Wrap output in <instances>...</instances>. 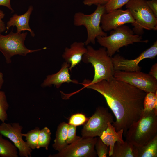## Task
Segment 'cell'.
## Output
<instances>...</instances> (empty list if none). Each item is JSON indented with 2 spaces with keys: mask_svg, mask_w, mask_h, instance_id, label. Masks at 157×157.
Segmentation results:
<instances>
[{
  "mask_svg": "<svg viewBox=\"0 0 157 157\" xmlns=\"http://www.w3.org/2000/svg\"><path fill=\"white\" fill-rule=\"evenodd\" d=\"M81 84L83 88L96 91L104 97L115 117L112 124L116 131L123 129L124 135L140 117L147 94L144 91L114 77L92 84Z\"/></svg>",
  "mask_w": 157,
  "mask_h": 157,
  "instance_id": "6da1fadb",
  "label": "cell"
},
{
  "mask_svg": "<svg viewBox=\"0 0 157 157\" xmlns=\"http://www.w3.org/2000/svg\"><path fill=\"white\" fill-rule=\"evenodd\" d=\"M123 135L126 141L136 147L148 143L157 135V111L143 110L139 119Z\"/></svg>",
  "mask_w": 157,
  "mask_h": 157,
  "instance_id": "7a4b0ae2",
  "label": "cell"
},
{
  "mask_svg": "<svg viewBox=\"0 0 157 157\" xmlns=\"http://www.w3.org/2000/svg\"><path fill=\"white\" fill-rule=\"evenodd\" d=\"M87 51L83 56L82 60L84 63H91L94 69V75L91 81L85 79L83 82L91 84L103 80H109L113 77L115 72L112 57L108 54L104 47L95 49L87 45Z\"/></svg>",
  "mask_w": 157,
  "mask_h": 157,
  "instance_id": "3957f363",
  "label": "cell"
},
{
  "mask_svg": "<svg viewBox=\"0 0 157 157\" xmlns=\"http://www.w3.org/2000/svg\"><path fill=\"white\" fill-rule=\"evenodd\" d=\"M134 33L133 30L124 25L112 30L110 35L99 36L96 39L101 46L106 48L108 55L112 57L123 46L135 42H148V40H143L141 35Z\"/></svg>",
  "mask_w": 157,
  "mask_h": 157,
  "instance_id": "277c9868",
  "label": "cell"
},
{
  "mask_svg": "<svg viewBox=\"0 0 157 157\" xmlns=\"http://www.w3.org/2000/svg\"><path fill=\"white\" fill-rule=\"evenodd\" d=\"M135 21L133 30L141 35L144 30H157V17L149 7L147 0H130L125 5Z\"/></svg>",
  "mask_w": 157,
  "mask_h": 157,
  "instance_id": "5b68a950",
  "label": "cell"
},
{
  "mask_svg": "<svg viewBox=\"0 0 157 157\" xmlns=\"http://www.w3.org/2000/svg\"><path fill=\"white\" fill-rule=\"evenodd\" d=\"M105 13V5H98L94 11L90 14L79 12L74 15V25L77 26H83L86 28L87 37L84 42L85 45L87 46L91 43L94 44L98 37L107 35L100 25L102 17Z\"/></svg>",
  "mask_w": 157,
  "mask_h": 157,
  "instance_id": "8992f818",
  "label": "cell"
},
{
  "mask_svg": "<svg viewBox=\"0 0 157 157\" xmlns=\"http://www.w3.org/2000/svg\"><path fill=\"white\" fill-rule=\"evenodd\" d=\"M27 32L14 33L12 30L8 34L3 35L0 33V51L4 56L7 64L11 63V57L18 55L25 56L29 53L47 49L44 47L36 50L28 49L24 44Z\"/></svg>",
  "mask_w": 157,
  "mask_h": 157,
  "instance_id": "52a82bcc",
  "label": "cell"
},
{
  "mask_svg": "<svg viewBox=\"0 0 157 157\" xmlns=\"http://www.w3.org/2000/svg\"><path fill=\"white\" fill-rule=\"evenodd\" d=\"M114 122V117L109 112L108 108L98 107L84 125L81 131L82 136L85 138L100 137L107 128L108 123H113Z\"/></svg>",
  "mask_w": 157,
  "mask_h": 157,
  "instance_id": "ba28073f",
  "label": "cell"
},
{
  "mask_svg": "<svg viewBox=\"0 0 157 157\" xmlns=\"http://www.w3.org/2000/svg\"><path fill=\"white\" fill-rule=\"evenodd\" d=\"M98 137H80L73 143L68 144L61 151L49 157H95V150Z\"/></svg>",
  "mask_w": 157,
  "mask_h": 157,
  "instance_id": "9c48e42d",
  "label": "cell"
},
{
  "mask_svg": "<svg viewBox=\"0 0 157 157\" xmlns=\"http://www.w3.org/2000/svg\"><path fill=\"white\" fill-rule=\"evenodd\" d=\"M113 77L126 82L146 93L157 91V79L140 71L129 72L115 70Z\"/></svg>",
  "mask_w": 157,
  "mask_h": 157,
  "instance_id": "30bf717a",
  "label": "cell"
},
{
  "mask_svg": "<svg viewBox=\"0 0 157 157\" xmlns=\"http://www.w3.org/2000/svg\"><path fill=\"white\" fill-rule=\"evenodd\" d=\"M157 55V41L149 48L142 52L136 58L129 60L125 59L119 54L112 57V60L115 70L125 72L140 71L139 63L146 58L153 59Z\"/></svg>",
  "mask_w": 157,
  "mask_h": 157,
  "instance_id": "8fae6325",
  "label": "cell"
},
{
  "mask_svg": "<svg viewBox=\"0 0 157 157\" xmlns=\"http://www.w3.org/2000/svg\"><path fill=\"white\" fill-rule=\"evenodd\" d=\"M23 127L18 123H6L0 124V134L9 139L19 150L21 157H31L32 150L23 140L22 133Z\"/></svg>",
  "mask_w": 157,
  "mask_h": 157,
  "instance_id": "7c38bea8",
  "label": "cell"
},
{
  "mask_svg": "<svg viewBox=\"0 0 157 157\" xmlns=\"http://www.w3.org/2000/svg\"><path fill=\"white\" fill-rule=\"evenodd\" d=\"M135 21L128 9L124 10L118 9L102 15L101 20V26L105 32L115 30L127 23L133 25Z\"/></svg>",
  "mask_w": 157,
  "mask_h": 157,
  "instance_id": "4fadbf2b",
  "label": "cell"
},
{
  "mask_svg": "<svg viewBox=\"0 0 157 157\" xmlns=\"http://www.w3.org/2000/svg\"><path fill=\"white\" fill-rule=\"evenodd\" d=\"M70 64L68 63L64 62L62 65L60 70L56 73L48 75L44 80L41 84V86L45 87H50L54 85L57 88H59L63 83H69L72 82L78 84L79 83L76 80H72L69 73V68Z\"/></svg>",
  "mask_w": 157,
  "mask_h": 157,
  "instance_id": "5bb4252c",
  "label": "cell"
},
{
  "mask_svg": "<svg viewBox=\"0 0 157 157\" xmlns=\"http://www.w3.org/2000/svg\"><path fill=\"white\" fill-rule=\"evenodd\" d=\"M84 43L75 42L72 44L69 47L65 48L62 57L70 64L69 70L79 64L82 60L83 56L86 53L87 49Z\"/></svg>",
  "mask_w": 157,
  "mask_h": 157,
  "instance_id": "9a60e30c",
  "label": "cell"
},
{
  "mask_svg": "<svg viewBox=\"0 0 157 157\" xmlns=\"http://www.w3.org/2000/svg\"><path fill=\"white\" fill-rule=\"evenodd\" d=\"M33 10V6H30L27 11L23 14L18 15L17 14H14L7 23L6 33H7L10 27L15 26L17 28L16 32L21 33L22 31L27 30L30 32L32 37H34L35 34L29 25L30 16Z\"/></svg>",
  "mask_w": 157,
  "mask_h": 157,
  "instance_id": "2e32d148",
  "label": "cell"
},
{
  "mask_svg": "<svg viewBox=\"0 0 157 157\" xmlns=\"http://www.w3.org/2000/svg\"><path fill=\"white\" fill-rule=\"evenodd\" d=\"M123 129L116 131L112 123L109 122L108 123L107 128L99 137L103 142L109 147L108 154L109 157H111L112 154L115 143L117 142H124L123 138Z\"/></svg>",
  "mask_w": 157,
  "mask_h": 157,
  "instance_id": "e0dca14e",
  "label": "cell"
},
{
  "mask_svg": "<svg viewBox=\"0 0 157 157\" xmlns=\"http://www.w3.org/2000/svg\"><path fill=\"white\" fill-rule=\"evenodd\" d=\"M136 147L129 142H116L113 147L111 157H136Z\"/></svg>",
  "mask_w": 157,
  "mask_h": 157,
  "instance_id": "ac0fdd59",
  "label": "cell"
},
{
  "mask_svg": "<svg viewBox=\"0 0 157 157\" xmlns=\"http://www.w3.org/2000/svg\"><path fill=\"white\" fill-rule=\"evenodd\" d=\"M69 124L65 122L58 126L56 133L54 143L52 145L53 149L59 152L68 144L67 143V132Z\"/></svg>",
  "mask_w": 157,
  "mask_h": 157,
  "instance_id": "d6986e66",
  "label": "cell"
},
{
  "mask_svg": "<svg viewBox=\"0 0 157 157\" xmlns=\"http://www.w3.org/2000/svg\"><path fill=\"white\" fill-rule=\"evenodd\" d=\"M136 147V157H157V135L147 144Z\"/></svg>",
  "mask_w": 157,
  "mask_h": 157,
  "instance_id": "ffe728a7",
  "label": "cell"
},
{
  "mask_svg": "<svg viewBox=\"0 0 157 157\" xmlns=\"http://www.w3.org/2000/svg\"><path fill=\"white\" fill-rule=\"evenodd\" d=\"M17 147L0 134V157H18Z\"/></svg>",
  "mask_w": 157,
  "mask_h": 157,
  "instance_id": "44dd1931",
  "label": "cell"
},
{
  "mask_svg": "<svg viewBox=\"0 0 157 157\" xmlns=\"http://www.w3.org/2000/svg\"><path fill=\"white\" fill-rule=\"evenodd\" d=\"M51 134L50 129L47 127H44L40 130L36 148L43 147L47 150L51 140Z\"/></svg>",
  "mask_w": 157,
  "mask_h": 157,
  "instance_id": "7402d4cb",
  "label": "cell"
},
{
  "mask_svg": "<svg viewBox=\"0 0 157 157\" xmlns=\"http://www.w3.org/2000/svg\"><path fill=\"white\" fill-rule=\"evenodd\" d=\"M40 130L39 127H36L26 133H22L23 137H25L27 144L31 149L36 148Z\"/></svg>",
  "mask_w": 157,
  "mask_h": 157,
  "instance_id": "603a6c76",
  "label": "cell"
},
{
  "mask_svg": "<svg viewBox=\"0 0 157 157\" xmlns=\"http://www.w3.org/2000/svg\"><path fill=\"white\" fill-rule=\"evenodd\" d=\"M149 92L147 93L143 103V110L150 111L154 110L157 111V94Z\"/></svg>",
  "mask_w": 157,
  "mask_h": 157,
  "instance_id": "cb8c5ba5",
  "label": "cell"
},
{
  "mask_svg": "<svg viewBox=\"0 0 157 157\" xmlns=\"http://www.w3.org/2000/svg\"><path fill=\"white\" fill-rule=\"evenodd\" d=\"M9 108L6 95L4 92L0 90V120L2 122L8 120L7 111Z\"/></svg>",
  "mask_w": 157,
  "mask_h": 157,
  "instance_id": "d4e9b609",
  "label": "cell"
},
{
  "mask_svg": "<svg viewBox=\"0 0 157 157\" xmlns=\"http://www.w3.org/2000/svg\"><path fill=\"white\" fill-rule=\"evenodd\" d=\"M130 0H109L105 5L106 13L119 9Z\"/></svg>",
  "mask_w": 157,
  "mask_h": 157,
  "instance_id": "484cf974",
  "label": "cell"
},
{
  "mask_svg": "<svg viewBox=\"0 0 157 157\" xmlns=\"http://www.w3.org/2000/svg\"><path fill=\"white\" fill-rule=\"evenodd\" d=\"M97 154L99 157H106L108 154V147L102 141L99 137H98L95 146Z\"/></svg>",
  "mask_w": 157,
  "mask_h": 157,
  "instance_id": "4316f807",
  "label": "cell"
},
{
  "mask_svg": "<svg viewBox=\"0 0 157 157\" xmlns=\"http://www.w3.org/2000/svg\"><path fill=\"white\" fill-rule=\"evenodd\" d=\"M88 118L83 114L81 113L75 114L70 117L68 124L76 126L82 125L88 121Z\"/></svg>",
  "mask_w": 157,
  "mask_h": 157,
  "instance_id": "83f0119b",
  "label": "cell"
},
{
  "mask_svg": "<svg viewBox=\"0 0 157 157\" xmlns=\"http://www.w3.org/2000/svg\"><path fill=\"white\" fill-rule=\"evenodd\" d=\"M76 126L69 124L67 132V143L71 144L79 138L80 137L76 135Z\"/></svg>",
  "mask_w": 157,
  "mask_h": 157,
  "instance_id": "f1b7e54d",
  "label": "cell"
},
{
  "mask_svg": "<svg viewBox=\"0 0 157 157\" xmlns=\"http://www.w3.org/2000/svg\"><path fill=\"white\" fill-rule=\"evenodd\" d=\"M109 0H84L83 4L86 6H90L93 5H105Z\"/></svg>",
  "mask_w": 157,
  "mask_h": 157,
  "instance_id": "f546056e",
  "label": "cell"
},
{
  "mask_svg": "<svg viewBox=\"0 0 157 157\" xmlns=\"http://www.w3.org/2000/svg\"><path fill=\"white\" fill-rule=\"evenodd\" d=\"M147 2L155 16L157 17V0H147Z\"/></svg>",
  "mask_w": 157,
  "mask_h": 157,
  "instance_id": "4dcf8cb0",
  "label": "cell"
},
{
  "mask_svg": "<svg viewBox=\"0 0 157 157\" xmlns=\"http://www.w3.org/2000/svg\"><path fill=\"white\" fill-rule=\"evenodd\" d=\"M5 15L3 11L0 9V33L5 31L6 29V26L2 19Z\"/></svg>",
  "mask_w": 157,
  "mask_h": 157,
  "instance_id": "1f68e13d",
  "label": "cell"
},
{
  "mask_svg": "<svg viewBox=\"0 0 157 157\" xmlns=\"http://www.w3.org/2000/svg\"><path fill=\"white\" fill-rule=\"evenodd\" d=\"M11 0H0V6H5L8 8L13 12L14 10L12 9L10 4Z\"/></svg>",
  "mask_w": 157,
  "mask_h": 157,
  "instance_id": "d6a6232c",
  "label": "cell"
},
{
  "mask_svg": "<svg viewBox=\"0 0 157 157\" xmlns=\"http://www.w3.org/2000/svg\"><path fill=\"white\" fill-rule=\"evenodd\" d=\"M149 74L157 79V63H156L153 65Z\"/></svg>",
  "mask_w": 157,
  "mask_h": 157,
  "instance_id": "836d02e7",
  "label": "cell"
},
{
  "mask_svg": "<svg viewBox=\"0 0 157 157\" xmlns=\"http://www.w3.org/2000/svg\"><path fill=\"white\" fill-rule=\"evenodd\" d=\"M3 83V74L1 72H0V90L2 88Z\"/></svg>",
  "mask_w": 157,
  "mask_h": 157,
  "instance_id": "e575fe53",
  "label": "cell"
}]
</instances>
